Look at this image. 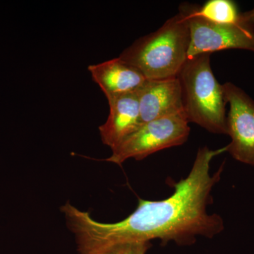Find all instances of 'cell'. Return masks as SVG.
Instances as JSON below:
<instances>
[{
    "instance_id": "cell-1",
    "label": "cell",
    "mask_w": 254,
    "mask_h": 254,
    "mask_svg": "<svg viewBox=\"0 0 254 254\" xmlns=\"http://www.w3.org/2000/svg\"><path fill=\"white\" fill-rule=\"evenodd\" d=\"M227 147L198 149L188 176L174 185L165 199H139L136 210L121 221L103 223L66 202L61 207L66 225L73 232L78 254H100L118 244L160 240L180 245H191L198 237L213 238L225 228L217 213L209 214L213 187L220 180L223 166L210 173V164Z\"/></svg>"
},
{
    "instance_id": "cell-2",
    "label": "cell",
    "mask_w": 254,
    "mask_h": 254,
    "mask_svg": "<svg viewBox=\"0 0 254 254\" xmlns=\"http://www.w3.org/2000/svg\"><path fill=\"white\" fill-rule=\"evenodd\" d=\"M190 45L188 23L179 11L158 30L136 40L119 58L139 70L148 80L175 78L188 60Z\"/></svg>"
},
{
    "instance_id": "cell-3",
    "label": "cell",
    "mask_w": 254,
    "mask_h": 254,
    "mask_svg": "<svg viewBox=\"0 0 254 254\" xmlns=\"http://www.w3.org/2000/svg\"><path fill=\"white\" fill-rule=\"evenodd\" d=\"M208 53L188 58L177 78L187 121L216 134H227L223 86L215 78Z\"/></svg>"
},
{
    "instance_id": "cell-4",
    "label": "cell",
    "mask_w": 254,
    "mask_h": 254,
    "mask_svg": "<svg viewBox=\"0 0 254 254\" xmlns=\"http://www.w3.org/2000/svg\"><path fill=\"white\" fill-rule=\"evenodd\" d=\"M185 115H175L142 124L136 131L112 149L106 161L122 165L130 158L141 160L156 152L186 143L190 127Z\"/></svg>"
},
{
    "instance_id": "cell-5",
    "label": "cell",
    "mask_w": 254,
    "mask_h": 254,
    "mask_svg": "<svg viewBox=\"0 0 254 254\" xmlns=\"http://www.w3.org/2000/svg\"><path fill=\"white\" fill-rule=\"evenodd\" d=\"M196 4L183 3L179 11L185 15L190 32L188 58L224 50L254 53V26L243 19L234 24L211 22L196 13Z\"/></svg>"
},
{
    "instance_id": "cell-6",
    "label": "cell",
    "mask_w": 254,
    "mask_h": 254,
    "mask_svg": "<svg viewBox=\"0 0 254 254\" xmlns=\"http://www.w3.org/2000/svg\"><path fill=\"white\" fill-rule=\"evenodd\" d=\"M222 86L230 105L227 134L231 142L226 145L227 152L240 163L254 165V100L231 82Z\"/></svg>"
},
{
    "instance_id": "cell-7",
    "label": "cell",
    "mask_w": 254,
    "mask_h": 254,
    "mask_svg": "<svg viewBox=\"0 0 254 254\" xmlns=\"http://www.w3.org/2000/svg\"><path fill=\"white\" fill-rule=\"evenodd\" d=\"M138 100L142 124L175 115L185 116L177 77L147 80L138 91Z\"/></svg>"
},
{
    "instance_id": "cell-8",
    "label": "cell",
    "mask_w": 254,
    "mask_h": 254,
    "mask_svg": "<svg viewBox=\"0 0 254 254\" xmlns=\"http://www.w3.org/2000/svg\"><path fill=\"white\" fill-rule=\"evenodd\" d=\"M110 114L99 127L100 138L111 150L141 126L138 92L108 100Z\"/></svg>"
},
{
    "instance_id": "cell-9",
    "label": "cell",
    "mask_w": 254,
    "mask_h": 254,
    "mask_svg": "<svg viewBox=\"0 0 254 254\" xmlns=\"http://www.w3.org/2000/svg\"><path fill=\"white\" fill-rule=\"evenodd\" d=\"M88 69L108 100L136 93L148 80L139 70L119 58L90 65Z\"/></svg>"
},
{
    "instance_id": "cell-10",
    "label": "cell",
    "mask_w": 254,
    "mask_h": 254,
    "mask_svg": "<svg viewBox=\"0 0 254 254\" xmlns=\"http://www.w3.org/2000/svg\"><path fill=\"white\" fill-rule=\"evenodd\" d=\"M196 13L211 22L234 24L242 20L237 4L232 0H208L203 6L196 4Z\"/></svg>"
},
{
    "instance_id": "cell-11",
    "label": "cell",
    "mask_w": 254,
    "mask_h": 254,
    "mask_svg": "<svg viewBox=\"0 0 254 254\" xmlns=\"http://www.w3.org/2000/svg\"><path fill=\"white\" fill-rule=\"evenodd\" d=\"M150 246L148 242H126L112 246L100 254H145Z\"/></svg>"
},
{
    "instance_id": "cell-12",
    "label": "cell",
    "mask_w": 254,
    "mask_h": 254,
    "mask_svg": "<svg viewBox=\"0 0 254 254\" xmlns=\"http://www.w3.org/2000/svg\"><path fill=\"white\" fill-rule=\"evenodd\" d=\"M242 18L245 22L254 26V6L253 9L250 10V11L242 13Z\"/></svg>"
}]
</instances>
